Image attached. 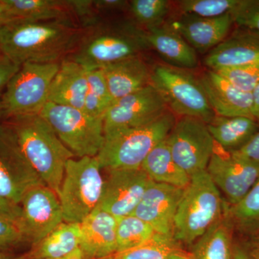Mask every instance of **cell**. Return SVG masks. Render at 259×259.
Here are the masks:
<instances>
[{"label":"cell","instance_id":"e575fe53","mask_svg":"<svg viewBox=\"0 0 259 259\" xmlns=\"http://www.w3.org/2000/svg\"><path fill=\"white\" fill-rule=\"evenodd\" d=\"M214 71L222 75L236 88L247 93H251L259 84V61L237 67Z\"/></svg>","mask_w":259,"mask_h":259},{"label":"cell","instance_id":"1f68e13d","mask_svg":"<svg viewBox=\"0 0 259 259\" xmlns=\"http://www.w3.org/2000/svg\"><path fill=\"white\" fill-rule=\"evenodd\" d=\"M156 233L152 227L134 214L118 218L117 223V253L135 248Z\"/></svg>","mask_w":259,"mask_h":259},{"label":"cell","instance_id":"30bf717a","mask_svg":"<svg viewBox=\"0 0 259 259\" xmlns=\"http://www.w3.org/2000/svg\"><path fill=\"white\" fill-rule=\"evenodd\" d=\"M165 141L172 157L187 175L191 177L206 171L215 142L204 121L196 117H181Z\"/></svg>","mask_w":259,"mask_h":259},{"label":"cell","instance_id":"277c9868","mask_svg":"<svg viewBox=\"0 0 259 259\" xmlns=\"http://www.w3.org/2000/svg\"><path fill=\"white\" fill-rule=\"evenodd\" d=\"M175 122V115L168 110L147 125L105 136L96 156L100 166L107 170L141 168L155 146L166 139Z\"/></svg>","mask_w":259,"mask_h":259},{"label":"cell","instance_id":"7dc6e473","mask_svg":"<svg viewBox=\"0 0 259 259\" xmlns=\"http://www.w3.org/2000/svg\"><path fill=\"white\" fill-rule=\"evenodd\" d=\"M58 259H84L83 258L82 253H81V250L77 249L73 252L71 254L66 255V256L63 257V258Z\"/></svg>","mask_w":259,"mask_h":259},{"label":"cell","instance_id":"f907efd6","mask_svg":"<svg viewBox=\"0 0 259 259\" xmlns=\"http://www.w3.org/2000/svg\"><path fill=\"white\" fill-rule=\"evenodd\" d=\"M3 119H5L4 110H3V104H2L1 100H0V123H1Z\"/></svg>","mask_w":259,"mask_h":259},{"label":"cell","instance_id":"83f0119b","mask_svg":"<svg viewBox=\"0 0 259 259\" xmlns=\"http://www.w3.org/2000/svg\"><path fill=\"white\" fill-rule=\"evenodd\" d=\"M7 10L15 18L49 20L70 18L67 1L59 0H3Z\"/></svg>","mask_w":259,"mask_h":259},{"label":"cell","instance_id":"8992f818","mask_svg":"<svg viewBox=\"0 0 259 259\" xmlns=\"http://www.w3.org/2000/svg\"><path fill=\"white\" fill-rule=\"evenodd\" d=\"M144 33L134 27L110 29L97 25L83 34L71 60L91 70L134 57L148 47Z\"/></svg>","mask_w":259,"mask_h":259},{"label":"cell","instance_id":"4dcf8cb0","mask_svg":"<svg viewBox=\"0 0 259 259\" xmlns=\"http://www.w3.org/2000/svg\"><path fill=\"white\" fill-rule=\"evenodd\" d=\"M88 90L83 112L94 118L103 120L107 109L113 102L101 69H87Z\"/></svg>","mask_w":259,"mask_h":259},{"label":"cell","instance_id":"7402d4cb","mask_svg":"<svg viewBox=\"0 0 259 259\" xmlns=\"http://www.w3.org/2000/svg\"><path fill=\"white\" fill-rule=\"evenodd\" d=\"M101 69L113 101L151 84V72L139 56L107 65Z\"/></svg>","mask_w":259,"mask_h":259},{"label":"cell","instance_id":"d6a6232c","mask_svg":"<svg viewBox=\"0 0 259 259\" xmlns=\"http://www.w3.org/2000/svg\"><path fill=\"white\" fill-rule=\"evenodd\" d=\"M241 3V0H185L180 2V6L184 14L212 18L231 15Z\"/></svg>","mask_w":259,"mask_h":259},{"label":"cell","instance_id":"ee69618b","mask_svg":"<svg viewBox=\"0 0 259 259\" xmlns=\"http://www.w3.org/2000/svg\"><path fill=\"white\" fill-rule=\"evenodd\" d=\"M252 116L259 123V84L252 91Z\"/></svg>","mask_w":259,"mask_h":259},{"label":"cell","instance_id":"d590c367","mask_svg":"<svg viewBox=\"0 0 259 259\" xmlns=\"http://www.w3.org/2000/svg\"><path fill=\"white\" fill-rule=\"evenodd\" d=\"M231 16L240 26L259 32V0H241Z\"/></svg>","mask_w":259,"mask_h":259},{"label":"cell","instance_id":"52a82bcc","mask_svg":"<svg viewBox=\"0 0 259 259\" xmlns=\"http://www.w3.org/2000/svg\"><path fill=\"white\" fill-rule=\"evenodd\" d=\"M40 115L75 156L96 157L105 141L104 122L83 110L48 102Z\"/></svg>","mask_w":259,"mask_h":259},{"label":"cell","instance_id":"8fae6325","mask_svg":"<svg viewBox=\"0 0 259 259\" xmlns=\"http://www.w3.org/2000/svg\"><path fill=\"white\" fill-rule=\"evenodd\" d=\"M166 111L164 99L151 83L112 102L104 115V134L107 136L147 125Z\"/></svg>","mask_w":259,"mask_h":259},{"label":"cell","instance_id":"3957f363","mask_svg":"<svg viewBox=\"0 0 259 259\" xmlns=\"http://www.w3.org/2000/svg\"><path fill=\"white\" fill-rule=\"evenodd\" d=\"M226 207L207 171L192 175L175 215V239L182 245L192 246L224 215Z\"/></svg>","mask_w":259,"mask_h":259},{"label":"cell","instance_id":"e0dca14e","mask_svg":"<svg viewBox=\"0 0 259 259\" xmlns=\"http://www.w3.org/2000/svg\"><path fill=\"white\" fill-rule=\"evenodd\" d=\"M117 218L97 208L79 223V249L84 259H106L117 253Z\"/></svg>","mask_w":259,"mask_h":259},{"label":"cell","instance_id":"d6986e66","mask_svg":"<svg viewBox=\"0 0 259 259\" xmlns=\"http://www.w3.org/2000/svg\"><path fill=\"white\" fill-rule=\"evenodd\" d=\"M184 15L173 23L172 28L178 32L194 50L200 53L213 49L222 42L234 23L231 14L212 18Z\"/></svg>","mask_w":259,"mask_h":259},{"label":"cell","instance_id":"2e32d148","mask_svg":"<svg viewBox=\"0 0 259 259\" xmlns=\"http://www.w3.org/2000/svg\"><path fill=\"white\" fill-rule=\"evenodd\" d=\"M184 190L153 182L133 214L152 227L156 233L174 236L175 215Z\"/></svg>","mask_w":259,"mask_h":259},{"label":"cell","instance_id":"484cf974","mask_svg":"<svg viewBox=\"0 0 259 259\" xmlns=\"http://www.w3.org/2000/svg\"><path fill=\"white\" fill-rule=\"evenodd\" d=\"M165 140L149 153L141 165V168L156 183L185 189L190 184L191 177L172 157Z\"/></svg>","mask_w":259,"mask_h":259},{"label":"cell","instance_id":"836d02e7","mask_svg":"<svg viewBox=\"0 0 259 259\" xmlns=\"http://www.w3.org/2000/svg\"><path fill=\"white\" fill-rule=\"evenodd\" d=\"M130 6L136 20L148 29L161 26L169 11L166 0H133Z\"/></svg>","mask_w":259,"mask_h":259},{"label":"cell","instance_id":"8d00e7d4","mask_svg":"<svg viewBox=\"0 0 259 259\" xmlns=\"http://www.w3.org/2000/svg\"><path fill=\"white\" fill-rule=\"evenodd\" d=\"M28 242L20 227L0 217V250L8 251L13 247Z\"/></svg>","mask_w":259,"mask_h":259},{"label":"cell","instance_id":"ba28073f","mask_svg":"<svg viewBox=\"0 0 259 259\" xmlns=\"http://www.w3.org/2000/svg\"><path fill=\"white\" fill-rule=\"evenodd\" d=\"M61 63H25L5 89L1 102L5 119L40 114L49 98V89Z\"/></svg>","mask_w":259,"mask_h":259},{"label":"cell","instance_id":"ac0fdd59","mask_svg":"<svg viewBox=\"0 0 259 259\" xmlns=\"http://www.w3.org/2000/svg\"><path fill=\"white\" fill-rule=\"evenodd\" d=\"M199 81L215 115L253 118L251 93L236 88L214 70L207 71Z\"/></svg>","mask_w":259,"mask_h":259},{"label":"cell","instance_id":"7bdbcfd3","mask_svg":"<svg viewBox=\"0 0 259 259\" xmlns=\"http://www.w3.org/2000/svg\"><path fill=\"white\" fill-rule=\"evenodd\" d=\"M16 20L19 19L15 18L5 8L3 0H0V29Z\"/></svg>","mask_w":259,"mask_h":259},{"label":"cell","instance_id":"60d3db41","mask_svg":"<svg viewBox=\"0 0 259 259\" xmlns=\"http://www.w3.org/2000/svg\"><path fill=\"white\" fill-rule=\"evenodd\" d=\"M234 153L259 162V131L244 147Z\"/></svg>","mask_w":259,"mask_h":259},{"label":"cell","instance_id":"4316f807","mask_svg":"<svg viewBox=\"0 0 259 259\" xmlns=\"http://www.w3.org/2000/svg\"><path fill=\"white\" fill-rule=\"evenodd\" d=\"M233 228L226 210L224 215L192 245V258L233 259Z\"/></svg>","mask_w":259,"mask_h":259},{"label":"cell","instance_id":"b9f144b4","mask_svg":"<svg viewBox=\"0 0 259 259\" xmlns=\"http://www.w3.org/2000/svg\"><path fill=\"white\" fill-rule=\"evenodd\" d=\"M93 1L97 11L122 9L127 4V2L122 1V0H93Z\"/></svg>","mask_w":259,"mask_h":259},{"label":"cell","instance_id":"d4e9b609","mask_svg":"<svg viewBox=\"0 0 259 259\" xmlns=\"http://www.w3.org/2000/svg\"><path fill=\"white\" fill-rule=\"evenodd\" d=\"M79 223L63 222L41 241L15 259H58L79 248Z\"/></svg>","mask_w":259,"mask_h":259},{"label":"cell","instance_id":"c3c4849f","mask_svg":"<svg viewBox=\"0 0 259 259\" xmlns=\"http://www.w3.org/2000/svg\"><path fill=\"white\" fill-rule=\"evenodd\" d=\"M248 253L255 259H259V243L255 244L254 246L252 247L250 250H248Z\"/></svg>","mask_w":259,"mask_h":259},{"label":"cell","instance_id":"f6af8a7d","mask_svg":"<svg viewBox=\"0 0 259 259\" xmlns=\"http://www.w3.org/2000/svg\"><path fill=\"white\" fill-rule=\"evenodd\" d=\"M233 259H255L248 253L246 248L241 245L233 244Z\"/></svg>","mask_w":259,"mask_h":259},{"label":"cell","instance_id":"f1b7e54d","mask_svg":"<svg viewBox=\"0 0 259 259\" xmlns=\"http://www.w3.org/2000/svg\"><path fill=\"white\" fill-rule=\"evenodd\" d=\"M226 214L240 231L247 235L259 232V178L238 203L227 206Z\"/></svg>","mask_w":259,"mask_h":259},{"label":"cell","instance_id":"5bb4252c","mask_svg":"<svg viewBox=\"0 0 259 259\" xmlns=\"http://www.w3.org/2000/svg\"><path fill=\"white\" fill-rule=\"evenodd\" d=\"M206 171L232 206L238 203L258 180L259 162L236 153L214 152Z\"/></svg>","mask_w":259,"mask_h":259},{"label":"cell","instance_id":"f546056e","mask_svg":"<svg viewBox=\"0 0 259 259\" xmlns=\"http://www.w3.org/2000/svg\"><path fill=\"white\" fill-rule=\"evenodd\" d=\"M175 236L156 233L141 245L116 253L113 259H166L172 253L183 250Z\"/></svg>","mask_w":259,"mask_h":259},{"label":"cell","instance_id":"603a6c76","mask_svg":"<svg viewBox=\"0 0 259 259\" xmlns=\"http://www.w3.org/2000/svg\"><path fill=\"white\" fill-rule=\"evenodd\" d=\"M144 36L148 47L153 48L172 67L186 70L198 66L196 51L173 28H149Z\"/></svg>","mask_w":259,"mask_h":259},{"label":"cell","instance_id":"7c38bea8","mask_svg":"<svg viewBox=\"0 0 259 259\" xmlns=\"http://www.w3.org/2000/svg\"><path fill=\"white\" fill-rule=\"evenodd\" d=\"M44 184L5 122L0 123V197L20 205L25 194ZM45 185V184H44Z\"/></svg>","mask_w":259,"mask_h":259},{"label":"cell","instance_id":"9a60e30c","mask_svg":"<svg viewBox=\"0 0 259 259\" xmlns=\"http://www.w3.org/2000/svg\"><path fill=\"white\" fill-rule=\"evenodd\" d=\"M24 233L35 244L64 222L59 196L42 184L29 190L20 202Z\"/></svg>","mask_w":259,"mask_h":259},{"label":"cell","instance_id":"ffe728a7","mask_svg":"<svg viewBox=\"0 0 259 259\" xmlns=\"http://www.w3.org/2000/svg\"><path fill=\"white\" fill-rule=\"evenodd\" d=\"M259 61V32L246 29L212 49L204 59L211 70L228 69Z\"/></svg>","mask_w":259,"mask_h":259},{"label":"cell","instance_id":"4fadbf2b","mask_svg":"<svg viewBox=\"0 0 259 259\" xmlns=\"http://www.w3.org/2000/svg\"><path fill=\"white\" fill-rule=\"evenodd\" d=\"M97 208L116 218L134 214L143 196L153 181L141 168L107 170Z\"/></svg>","mask_w":259,"mask_h":259},{"label":"cell","instance_id":"cb8c5ba5","mask_svg":"<svg viewBox=\"0 0 259 259\" xmlns=\"http://www.w3.org/2000/svg\"><path fill=\"white\" fill-rule=\"evenodd\" d=\"M207 125L214 142L228 153L241 150L259 131L258 122L248 117L215 115Z\"/></svg>","mask_w":259,"mask_h":259},{"label":"cell","instance_id":"5b68a950","mask_svg":"<svg viewBox=\"0 0 259 259\" xmlns=\"http://www.w3.org/2000/svg\"><path fill=\"white\" fill-rule=\"evenodd\" d=\"M101 169L97 157L73 158L67 161L58 194L64 222H82L97 208L105 182Z\"/></svg>","mask_w":259,"mask_h":259},{"label":"cell","instance_id":"74e56055","mask_svg":"<svg viewBox=\"0 0 259 259\" xmlns=\"http://www.w3.org/2000/svg\"><path fill=\"white\" fill-rule=\"evenodd\" d=\"M68 6L71 13L79 19L85 28H91L98 25L97 10L93 0H69Z\"/></svg>","mask_w":259,"mask_h":259},{"label":"cell","instance_id":"681fc988","mask_svg":"<svg viewBox=\"0 0 259 259\" xmlns=\"http://www.w3.org/2000/svg\"><path fill=\"white\" fill-rule=\"evenodd\" d=\"M17 255L12 254L8 251L0 250V259H15Z\"/></svg>","mask_w":259,"mask_h":259},{"label":"cell","instance_id":"6da1fadb","mask_svg":"<svg viewBox=\"0 0 259 259\" xmlns=\"http://www.w3.org/2000/svg\"><path fill=\"white\" fill-rule=\"evenodd\" d=\"M82 35L70 18L19 19L0 29V51L20 66L25 63H60L72 54Z\"/></svg>","mask_w":259,"mask_h":259},{"label":"cell","instance_id":"ab89813d","mask_svg":"<svg viewBox=\"0 0 259 259\" xmlns=\"http://www.w3.org/2000/svg\"><path fill=\"white\" fill-rule=\"evenodd\" d=\"M0 217L15 223V225L20 227V229L24 233L23 214H22L20 205L12 203L9 201L0 197Z\"/></svg>","mask_w":259,"mask_h":259},{"label":"cell","instance_id":"f35d334b","mask_svg":"<svg viewBox=\"0 0 259 259\" xmlns=\"http://www.w3.org/2000/svg\"><path fill=\"white\" fill-rule=\"evenodd\" d=\"M20 69V66L0 51V96H3L8 83Z\"/></svg>","mask_w":259,"mask_h":259},{"label":"cell","instance_id":"9c48e42d","mask_svg":"<svg viewBox=\"0 0 259 259\" xmlns=\"http://www.w3.org/2000/svg\"><path fill=\"white\" fill-rule=\"evenodd\" d=\"M151 83L161 94L167 107L182 117L200 119L208 124L215 117L200 81L172 66H156Z\"/></svg>","mask_w":259,"mask_h":259},{"label":"cell","instance_id":"44dd1931","mask_svg":"<svg viewBox=\"0 0 259 259\" xmlns=\"http://www.w3.org/2000/svg\"><path fill=\"white\" fill-rule=\"evenodd\" d=\"M88 90L87 69L76 61H61L49 89L48 102L83 110Z\"/></svg>","mask_w":259,"mask_h":259},{"label":"cell","instance_id":"7a4b0ae2","mask_svg":"<svg viewBox=\"0 0 259 259\" xmlns=\"http://www.w3.org/2000/svg\"><path fill=\"white\" fill-rule=\"evenodd\" d=\"M25 158L42 182L56 194L65 167L74 153L66 147L40 114L13 116L5 119Z\"/></svg>","mask_w":259,"mask_h":259},{"label":"cell","instance_id":"bcb514c9","mask_svg":"<svg viewBox=\"0 0 259 259\" xmlns=\"http://www.w3.org/2000/svg\"><path fill=\"white\" fill-rule=\"evenodd\" d=\"M166 259H193V258H192L190 252L188 253V252H186L184 250H181L172 253Z\"/></svg>","mask_w":259,"mask_h":259},{"label":"cell","instance_id":"816d5d0a","mask_svg":"<svg viewBox=\"0 0 259 259\" xmlns=\"http://www.w3.org/2000/svg\"><path fill=\"white\" fill-rule=\"evenodd\" d=\"M106 259H113V258H112V257H110V258H106Z\"/></svg>","mask_w":259,"mask_h":259}]
</instances>
